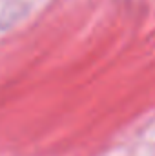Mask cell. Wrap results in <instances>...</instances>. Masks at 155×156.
<instances>
[]
</instances>
